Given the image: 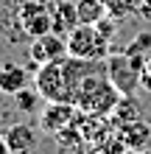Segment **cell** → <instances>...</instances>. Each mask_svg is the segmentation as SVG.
I'll return each instance as SVG.
<instances>
[{"label": "cell", "mask_w": 151, "mask_h": 154, "mask_svg": "<svg viewBox=\"0 0 151 154\" xmlns=\"http://www.w3.org/2000/svg\"><path fill=\"white\" fill-rule=\"evenodd\" d=\"M76 11H78V23L81 25H95L98 20H104L109 14L104 0H76Z\"/></svg>", "instance_id": "cell-11"}, {"label": "cell", "mask_w": 151, "mask_h": 154, "mask_svg": "<svg viewBox=\"0 0 151 154\" xmlns=\"http://www.w3.org/2000/svg\"><path fill=\"white\" fill-rule=\"evenodd\" d=\"M146 70V53H109L106 56V76L120 95H134L140 87V76Z\"/></svg>", "instance_id": "cell-2"}, {"label": "cell", "mask_w": 151, "mask_h": 154, "mask_svg": "<svg viewBox=\"0 0 151 154\" xmlns=\"http://www.w3.org/2000/svg\"><path fill=\"white\" fill-rule=\"evenodd\" d=\"M115 132H118V137L126 143L129 149H143L151 140V126L143 118H134V121H129V123H118Z\"/></svg>", "instance_id": "cell-8"}, {"label": "cell", "mask_w": 151, "mask_h": 154, "mask_svg": "<svg viewBox=\"0 0 151 154\" xmlns=\"http://www.w3.org/2000/svg\"><path fill=\"white\" fill-rule=\"evenodd\" d=\"M78 118V106L76 104H67V101H48L45 109L39 112V126L42 132L48 134H56L67 126H73Z\"/></svg>", "instance_id": "cell-5"}, {"label": "cell", "mask_w": 151, "mask_h": 154, "mask_svg": "<svg viewBox=\"0 0 151 154\" xmlns=\"http://www.w3.org/2000/svg\"><path fill=\"white\" fill-rule=\"evenodd\" d=\"M123 154H146V151H143V149H126Z\"/></svg>", "instance_id": "cell-21"}, {"label": "cell", "mask_w": 151, "mask_h": 154, "mask_svg": "<svg viewBox=\"0 0 151 154\" xmlns=\"http://www.w3.org/2000/svg\"><path fill=\"white\" fill-rule=\"evenodd\" d=\"M0 154H11V151H8V146H6V140H3V134H0Z\"/></svg>", "instance_id": "cell-20"}, {"label": "cell", "mask_w": 151, "mask_h": 154, "mask_svg": "<svg viewBox=\"0 0 151 154\" xmlns=\"http://www.w3.org/2000/svg\"><path fill=\"white\" fill-rule=\"evenodd\" d=\"M53 137H56V143H59V149H62V151H76V154H78V151H81L78 146H87L76 123H73V126H67V129H62V132H56Z\"/></svg>", "instance_id": "cell-13"}, {"label": "cell", "mask_w": 151, "mask_h": 154, "mask_svg": "<svg viewBox=\"0 0 151 154\" xmlns=\"http://www.w3.org/2000/svg\"><path fill=\"white\" fill-rule=\"evenodd\" d=\"M50 14H53V31L56 34H70L76 25H81L73 0H56V6L50 8Z\"/></svg>", "instance_id": "cell-9"}, {"label": "cell", "mask_w": 151, "mask_h": 154, "mask_svg": "<svg viewBox=\"0 0 151 154\" xmlns=\"http://www.w3.org/2000/svg\"><path fill=\"white\" fill-rule=\"evenodd\" d=\"M3 140L11 154H31L37 149V129L31 123H14L3 132Z\"/></svg>", "instance_id": "cell-7"}, {"label": "cell", "mask_w": 151, "mask_h": 154, "mask_svg": "<svg viewBox=\"0 0 151 154\" xmlns=\"http://www.w3.org/2000/svg\"><path fill=\"white\" fill-rule=\"evenodd\" d=\"M140 87H146L148 93H151V73H143V76H140Z\"/></svg>", "instance_id": "cell-19"}, {"label": "cell", "mask_w": 151, "mask_h": 154, "mask_svg": "<svg viewBox=\"0 0 151 154\" xmlns=\"http://www.w3.org/2000/svg\"><path fill=\"white\" fill-rule=\"evenodd\" d=\"M134 118H140V104L134 101V95H120V101L115 104V109H112L115 126L118 123H129V121H134Z\"/></svg>", "instance_id": "cell-12"}, {"label": "cell", "mask_w": 151, "mask_h": 154, "mask_svg": "<svg viewBox=\"0 0 151 154\" xmlns=\"http://www.w3.org/2000/svg\"><path fill=\"white\" fill-rule=\"evenodd\" d=\"M28 56L34 65H45V62H53V59H65L67 56V37H62V34L56 31H48L42 34V37H37L31 42V51Z\"/></svg>", "instance_id": "cell-6"}, {"label": "cell", "mask_w": 151, "mask_h": 154, "mask_svg": "<svg viewBox=\"0 0 151 154\" xmlns=\"http://www.w3.org/2000/svg\"><path fill=\"white\" fill-rule=\"evenodd\" d=\"M148 48H151V34H140V37L126 48V53H146Z\"/></svg>", "instance_id": "cell-18"}, {"label": "cell", "mask_w": 151, "mask_h": 154, "mask_svg": "<svg viewBox=\"0 0 151 154\" xmlns=\"http://www.w3.org/2000/svg\"><path fill=\"white\" fill-rule=\"evenodd\" d=\"M39 101H45V98L39 95V90H28V87H23L20 93H14V104H17V109L20 112H37L39 109Z\"/></svg>", "instance_id": "cell-14"}, {"label": "cell", "mask_w": 151, "mask_h": 154, "mask_svg": "<svg viewBox=\"0 0 151 154\" xmlns=\"http://www.w3.org/2000/svg\"><path fill=\"white\" fill-rule=\"evenodd\" d=\"M106 11H109V17H115V20H123V17L134 14L140 0H104Z\"/></svg>", "instance_id": "cell-15"}, {"label": "cell", "mask_w": 151, "mask_h": 154, "mask_svg": "<svg viewBox=\"0 0 151 154\" xmlns=\"http://www.w3.org/2000/svg\"><path fill=\"white\" fill-rule=\"evenodd\" d=\"M95 28H98V31L104 34L106 39H112V37H115V28H118V20H115V17H109V14H106L104 20H98V23H95Z\"/></svg>", "instance_id": "cell-17"}, {"label": "cell", "mask_w": 151, "mask_h": 154, "mask_svg": "<svg viewBox=\"0 0 151 154\" xmlns=\"http://www.w3.org/2000/svg\"><path fill=\"white\" fill-rule=\"evenodd\" d=\"M143 73H151V59H146V70Z\"/></svg>", "instance_id": "cell-22"}, {"label": "cell", "mask_w": 151, "mask_h": 154, "mask_svg": "<svg viewBox=\"0 0 151 154\" xmlns=\"http://www.w3.org/2000/svg\"><path fill=\"white\" fill-rule=\"evenodd\" d=\"M67 56L104 62L109 56V39L95 28V25H76L67 34Z\"/></svg>", "instance_id": "cell-3"}, {"label": "cell", "mask_w": 151, "mask_h": 154, "mask_svg": "<svg viewBox=\"0 0 151 154\" xmlns=\"http://www.w3.org/2000/svg\"><path fill=\"white\" fill-rule=\"evenodd\" d=\"M28 84V73H25L23 65H14V62H6L0 65V93L14 95Z\"/></svg>", "instance_id": "cell-10"}, {"label": "cell", "mask_w": 151, "mask_h": 154, "mask_svg": "<svg viewBox=\"0 0 151 154\" xmlns=\"http://www.w3.org/2000/svg\"><path fill=\"white\" fill-rule=\"evenodd\" d=\"M14 17H17V23H20V31L25 37H31V39L53 31V14H50V8L42 3V0H23V3L17 6Z\"/></svg>", "instance_id": "cell-4"}, {"label": "cell", "mask_w": 151, "mask_h": 154, "mask_svg": "<svg viewBox=\"0 0 151 154\" xmlns=\"http://www.w3.org/2000/svg\"><path fill=\"white\" fill-rule=\"evenodd\" d=\"M118 101H120V93L109 81L106 70L90 73L78 84V93H76V106L87 115H112Z\"/></svg>", "instance_id": "cell-1"}, {"label": "cell", "mask_w": 151, "mask_h": 154, "mask_svg": "<svg viewBox=\"0 0 151 154\" xmlns=\"http://www.w3.org/2000/svg\"><path fill=\"white\" fill-rule=\"evenodd\" d=\"M126 149H129V146L118 137V132H112L106 140H101L98 146H95V154H123Z\"/></svg>", "instance_id": "cell-16"}]
</instances>
